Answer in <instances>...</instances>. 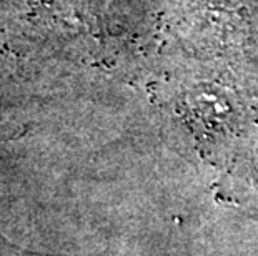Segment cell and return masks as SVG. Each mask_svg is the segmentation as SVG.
Returning a JSON list of instances; mask_svg holds the SVG:
<instances>
[{
	"instance_id": "obj_1",
	"label": "cell",
	"mask_w": 258,
	"mask_h": 256,
	"mask_svg": "<svg viewBox=\"0 0 258 256\" xmlns=\"http://www.w3.org/2000/svg\"><path fill=\"white\" fill-rule=\"evenodd\" d=\"M185 115L197 137L218 138L233 132L238 112L235 102L227 94L212 87H199L191 90L185 100Z\"/></svg>"
}]
</instances>
